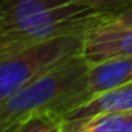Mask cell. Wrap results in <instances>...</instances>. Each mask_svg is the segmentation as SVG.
Returning <instances> with one entry per match:
<instances>
[{"label":"cell","instance_id":"cell-9","mask_svg":"<svg viewBox=\"0 0 132 132\" xmlns=\"http://www.w3.org/2000/svg\"><path fill=\"white\" fill-rule=\"evenodd\" d=\"M9 132H65V126L59 115L45 111L23 120Z\"/></svg>","mask_w":132,"mask_h":132},{"label":"cell","instance_id":"cell-6","mask_svg":"<svg viewBox=\"0 0 132 132\" xmlns=\"http://www.w3.org/2000/svg\"><path fill=\"white\" fill-rule=\"evenodd\" d=\"M128 111H132V81L128 85L109 89L106 92H101L97 97L59 117L63 121L65 132H75L81 125H85L94 117L114 112H128Z\"/></svg>","mask_w":132,"mask_h":132},{"label":"cell","instance_id":"cell-7","mask_svg":"<svg viewBox=\"0 0 132 132\" xmlns=\"http://www.w3.org/2000/svg\"><path fill=\"white\" fill-rule=\"evenodd\" d=\"M75 0H0V26Z\"/></svg>","mask_w":132,"mask_h":132},{"label":"cell","instance_id":"cell-10","mask_svg":"<svg viewBox=\"0 0 132 132\" xmlns=\"http://www.w3.org/2000/svg\"><path fill=\"white\" fill-rule=\"evenodd\" d=\"M78 2L95 12L108 15H115L121 11L132 8V0H78Z\"/></svg>","mask_w":132,"mask_h":132},{"label":"cell","instance_id":"cell-1","mask_svg":"<svg viewBox=\"0 0 132 132\" xmlns=\"http://www.w3.org/2000/svg\"><path fill=\"white\" fill-rule=\"evenodd\" d=\"M89 65L81 54L57 65L43 75L34 78L17 92L0 101V132L14 129L23 120L35 114L52 111L72 85L86 72Z\"/></svg>","mask_w":132,"mask_h":132},{"label":"cell","instance_id":"cell-11","mask_svg":"<svg viewBox=\"0 0 132 132\" xmlns=\"http://www.w3.org/2000/svg\"><path fill=\"white\" fill-rule=\"evenodd\" d=\"M115 17H118L120 20H123V22L132 25V8L126 9V11H121V12H118V14H115Z\"/></svg>","mask_w":132,"mask_h":132},{"label":"cell","instance_id":"cell-4","mask_svg":"<svg viewBox=\"0 0 132 132\" xmlns=\"http://www.w3.org/2000/svg\"><path fill=\"white\" fill-rule=\"evenodd\" d=\"M132 81V55L111 59L92 65L72 85V88L62 97V100L51 111L62 115L68 111L89 101L101 92L128 85Z\"/></svg>","mask_w":132,"mask_h":132},{"label":"cell","instance_id":"cell-5","mask_svg":"<svg viewBox=\"0 0 132 132\" xmlns=\"http://www.w3.org/2000/svg\"><path fill=\"white\" fill-rule=\"evenodd\" d=\"M81 57L89 66L132 55V25L115 15H106L83 35Z\"/></svg>","mask_w":132,"mask_h":132},{"label":"cell","instance_id":"cell-2","mask_svg":"<svg viewBox=\"0 0 132 132\" xmlns=\"http://www.w3.org/2000/svg\"><path fill=\"white\" fill-rule=\"evenodd\" d=\"M108 14H100L78 0L0 26V55L65 35H85Z\"/></svg>","mask_w":132,"mask_h":132},{"label":"cell","instance_id":"cell-12","mask_svg":"<svg viewBox=\"0 0 132 132\" xmlns=\"http://www.w3.org/2000/svg\"><path fill=\"white\" fill-rule=\"evenodd\" d=\"M8 132H9V131H8Z\"/></svg>","mask_w":132,"mask_h":132},{"label":"cell","instance_id":"cell-8","mask_svg":"<svg viewBox=\"0 0 132 132\" xmlns=\"http://www.w3.org/2000/svg\"><path fill=\"white\" fill-rule=\"evenodd\" d=\"M75 132H132V111L94 117Z\"/></svg>","mask_w":132,"mask_h":132},{"label":"cell","instance_id":"cell-3","mask_svg":"<svg viewBox=\"0 0 132 132\" xmlns=\"http://www.w3.org/2000/svg\"><path fill=\"white\" fill-rule=\"evenodd\" d=\"M83 35H65L0 55V101L81 52Z\"/></svg>","mask_w":132,"mask_h":132}]
</instances>
